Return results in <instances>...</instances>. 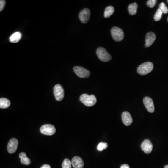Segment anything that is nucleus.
I'll return each mask as SVG.
<instances>
[{"label": "nucleus", "instance_id": "a211bd4d", "mask_svg": "<svg viewBox=\"0 0 168 168\" xmlns=\"http://www.w3.org/2000/svg\"><path fill=\"white\" fill-rule=\"evenodd\" d=\"M10 105V101L6 98H2L0 99V107L5 109L8 108Z\"/></svg>", "mask_w": 168, "mask_h": 168}, {"label": "nucleus", "instance_id": "7ed1b4c3", "mask_svg": "<svg viewBox=\"0 0 168 168\" xmlns=\"http://www.w3.org/2000/svg\"><path fill=\"white\" fill-rule=\"evenodd\" d=\"M97 55L101 61L108 62L112 59V56L105 48L99 47L96 51Z\"/></svg>", "mask_w": 168, "mask_h": 168}, {"label": "nucleus", "instance_id": "b1692460", "mask_svg": "<svg viewBox=\"0 0 168 168\" xmlns=\"http://www.w3.org/2000/svg\"><path fill=\"white\" fill-rule=\"evenodd\" d=\"M156 0H149L147 2V5L150 8H152L156 4Z\"/></svg>", "mask_w": 168, "mask_h": 168}, {"label": "nucleus", "instance_id": "423d86ee", "mask_svg": "<svg viewBox=\"0 0 168 168\" xmlns=\"http://www.w3.org/2000/svg\"><path fill=\"white\" fill-rule=\"evenodd\" d=\"M53 92L56 100L61 101L64 98V90L62 86L57 84L55 86L53 89Z\"/></svg>", "mask_w": 168, "mask_h": 168}, {"label": "nucleus", "instance_id": "6ab92c4d", "mask_svg": "<svg viewBox=\"0 0 168 168\" xmlns=\"http://www.w3.org/2000/svg\"><path fill=\"white\" fill-rule=\"evenodd\" d=\"M138 5L136 3H132L129 5L128 7V10L129 14L131 15H134L137 11Z\"/></svg>", "mask_w": 168, "mask_h": 168}, {"label": "nucleus", "instance_id": "20e7f679", "mask_svg": "<svg viewBox=\"0 0 168 168\" xmlns=\"http://www.w3.org/2000/svg\"><path fill=\"white\" fill-rule=\"evenodd\" d=\"M111 33L113 39L116 42L121 41L124 37L123 31L121 29L117 27L112 28L111 30Z\"/></svg>", "mask_w": 168, "mask_h": 168}, {"label": "nucleus", "instance_id": "f8f14e48", "mask_svg": "<svg viewBox=\"0 0 168 168\" xmlns=\"http://www.w3.org/2000/svg\"><path fill=\"white\" fill-rule=\"evenodd\" d=\"M156 39V36L155 34L153 32H150L147 34L145 38V46L146 47H149L152 45L154 42L155 41Z\"/></svg>", "mask_w": 168, "mask_h": 168}, {"label": "nucleus", "instance_id": "bb28decb", "mask_svg": "<svg viewBox=\"0 0 168 168\" xmlns=\"http://www.w3.org/2000/svg\"><path fill=\"white\" fill-rule=\"evenodd\" d=\"M41 168H51V167L48 164H44L41 167Z\"/></svg>", "mask_w": 168, "mask_h": 168}, {"label": "nucleus", "instance_id": "6e6552de", "mask_svg": "<svg viewBox=\"0 0 168 168\" xmlns=\"http://www.w3.org/2000/svg\"><path fill=\"white\" fill-rule=\"evenodd\" d=\"M141 149L146 154H150L153 150V145L150 140L146 139L141 144Z\"/></svg>", "mask_w": 168, "mask_h": 168}, {"label": "nucleus", "instance_id": "f3484780", "mask_svg": "<svg viewBox=\"0 0 168 168\" xmlns=\"http://www.w3.org/2000/svg\"><path fill=\"white\" fill-rule=\"evenodd\" d=\"M114 11H115V10L114 7L111 6L107 7L105 10L104 17L105 18H109L110 16H111L114 14Z\"/></svg>", "mask_w": 168, "mask_h": 168}, {"label": "nucleus", "instance_id": "393cba45", "mask_svg": "<svg viewBox=\"0 0 168 168\" xmlns=\"http://www.w3.org/2000/svg\"><path fill=\"white\" fill-rule=\"evenodd\" d=\"M6 4V1L4 0H1L0 1V11L1 12L4 8Z\"/></svg>", "mask_w": 168, "mask_h": 168}, {"label": "nucleus", "instance_id": "c85d7f7f", "mask_svg": "<svg viewBox=\"0 0 168 168\" xmlns=\"http://www.w3.org/2000/svg\"><path fill=\"white\" fill-rule=\"evenodd\" d=\"M167 20H168V19H167Z\"/></svg>", "mask_w": 168, "mask_h": 168}, {"label": "nucleus", "instance_id": "a878e982", "mask_svg": "<svg viewBox=\"0 0 168 168\" xmlns=\"http://www.w3.org/2000/svg\"><path fill=\"white\" fill-rule=\"evenodd\" d=\"M120 168H130L129 165L127 164H124L123 165H121Z\"/></svg>", "mask_w": 168, "mask_h": 168}, {"label": "nucleus", "instance_id": "dca6fc26", "mask_svg": "<svg viewBox=\"0 0 168 168\" xmlns=\"http://www.w3.org/2000/svg\"><path fill=\"white\" fill-rule=\"evenodd\" d=\"M19 158L21 163L25 165H29L31 163V160L27 157L26 154L24 152H22L19 154Z\"/></svg>", "mask_w": 168, "mask_h": 168}, {"label": "nucleus", "instance_id": "9d476101", "mask_svg": "<svg viewBox=\"0 0 168 168\" xmlns=\"http://www.w3.org/2000/svg\"><path fill=\"white\" fill-rule=\"evenodd\" d=\"M18 141L16 138H12L10 140L7 146L8 152L10 154H13L18 149Z\"/></svg>", "mask_w": 168, "mask_h": 168}, {"label": "nucleus", "instance_id": "412c9836", "mask_svg": "<svg viewBox=\"0 0 168 168\" xmlns=\"http://www.w3.org/2000/svg\"><path fill=\"white\" fill-rule=\"evenodd\" d=\"M163 13L159 9L157 10V11L154 15V20L156 21H159L162 18Z\"/></svg>", "mask_w": 168, "mask_h": 168}, {"label": "nucleus", "instance_id": "39448f33", "mask_svg": "<svg viewBox=\"0 0 168 168\" xmlns=\"http://www.w3.org/2000/svg\"><path fill=\"white\" fill-rule=\"evenodd\" d=\"M73 70L76 75L81 78H87L90 75V72L89 70L80 66L74 67Z\"/></svg>", "mask_w": 168, "mask_h": 168}, {"label": "nucleus", "instance_id": "f03ea898", "mask_svg": "<svg viewBox=\"0 0 168 168\" xmlns=\"http://www.w3.org/2000/svg\"><path fill=\"white\" fill-rule=\"evenodd\" d=\"M154 68L153 64L150 62L143 63L138 67L137 72L141 75H145L152 72Z\"/></svg>", "mask_w": 168, "mask_h": 168}, {"label": "nucleus", "instance_id": "aec40b11", "mask_svg": "<svg viewBox=\"0 0 168 168\" xmlns=\"http://www.w3.org/2000/svg\"><path fill=\"white\" fill-rule=\"evenodd\" d=\"M72 162L68 159H65L62 163V168H72Z\"/></svg>", "mask_w": 168, "mask_h": 168}, {"label": "nucleus", "instance_id": "4468645a", "mask_svg": "<svg viewBox=\"0 0 168 168\" xmlns=\"http://www.w3.org/2000/svg\"><path fill=\"white\" fill-rule=\"evenodd\" d=\"M72 166L74 168H83L84 165L83 161L79 156H76L72 159Z\"/></svg>", "mask_w": 168, "mask_h": 168}, {"label": "nucleus", "instance_id": "4be33fe9", "mask_svg": "<svg viewBox=\"0 0 168 168\" xmlns=\"http://www.w3.org/2000/svg\"><path fill=\"white\" fill-rule=\"evenodd\" d=\"M108 147V144L106 142H101L97 146V150L99 151H102L104 150H105Z\"/></svg>", "mask_w": 168, "mask_h": 168}, {"label": "nucleus", "instance_id": "9b49d317", "mask_svg": "<svg viewBox=\"0 0 168 168\" xmlns=\"http://www.w3.org/2000/svg\"><path fill=\"white\" fill-rule=\"evenodd\" d=\"M143 102L146 109L148 111V112L151 113L154 112L155 107H154V102L151 98L149 97H145L143 99Z\"/></svg>", "mask_w": 168, "mask_h": 168}, {"label": "nucleus", "instance_id": "2eb2a0df", "mask_svg": "<svg viewBox=\"0 0 168 168\" xmlns=\"http://www.w3.org/2000/svg\"><path fill=\"white\" fill-rule=\"evenodd\" d=\"M22 34L20 32H15L13 33L10 37V41L12 43L18 42L22 38Z\"/></svg>", "mask_w": 168, "mask_h": 168}, {"label": "nucleus", "instance_id": "c756f323", "mask_svg": "<svg viewBox=\"0 0 168 168\" xmlns=\"http://www.w3.org/2000/svg\"><path fill=\"white\" fill-rule=\"evenodd\" d=\"M167 2H168V1H167Z\"/></svg>", "mask_w": 168, "mask_h": 168}, {"label": "nucleus", "instance_id": "cd10ccee", "mask_svg": "<svg viewBox=\"0 0 168 168\" xmlns=\"http://www.w3.org/2000/svg\"><path fill=\"white\" fill-rule=\"evenodd\" d=\"M164 168H168V165H165V166L164 167Z\"/></svg>", "mask_w": 168, "mask_h": 168}, {"label": "nucleus", "instance_id": "ddd939ff", "mask_svg": "<svg viewBox=\"0 0 168 168\" xmlns=\"http://www.w3.org/2000/svg\"><path fill=\"white\" fill-rule=\"evenodd\" d=\"M122 119L124 124L126 126H130L133 123V119L130 113L127 111L123 112Z\"/></svg>", "mask_w": 168, "mask_h": 168}, {"label": "nucleus", "instance_id": "1a4fd4ad", "mask_svg": "<svg viewBox=\"0 0 168 168\" xmlns=\"http://www.w3.org/2000/svg\"><path fill=\"white\" fill-rule=\"evenodd\" d=\"M90 11L89 9H84L80 11L79 18L80 21L83 23H87L89 21L90 17Z\"/></svg>", "mask_w": 168, "mask_h": 168}, {"label": "nucleus", "instance_id": "5701e85b", "mask_svg": "<svg viewBox=\"0 0 168 168\" xmlns=\"http://www.w3.org/2000/svg\"><path fill=\"white\" fill-rule=\"evenodd\" d=\"M159 9L162 11L163 14H166L168 13V8L164 2H161L160 4Z\"/></svg>", "mask_w": 168, "mask_h": 168}, {"label": "nucleus", "instance_id": "f257e3e1", "mask_svg": "<svg viewBox=\"0 0 168 168\" xmlns=\"http://www.w3.org/2000/svg\"><path fill=\"white\" fill-rule=\"evenodd\" d=\"M80 101L86 106L88 107L95 105L97 102V99L94 95H89L87 94H83L80 96Z\"/></svg>", "mask_w": 168, "mask_h": 168}, {"label": "nucleus", "instance_id": "0eeeda50", "mask_svg": "<svg viewBox=\"0 0 168 168\" xmlns=\"http://www.w3.org/2000/svg\"><path fill=\"white\" fill-rule=\"evenodd\" d=\"M40 132L43 134L47 136H52L56 132L54 126L51 124H45L42 126L40 128Z\"/></svg>", "mask_w": 168, "mask_h": 168}]
</instances>
